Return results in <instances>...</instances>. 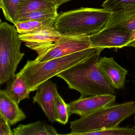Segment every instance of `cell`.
<instances>
[{"instance_id": "obj_24", "label": "cell", "mask_w": 135, "mask_h": 135, "mask_svg": "<svg viewBox=\"0 0 135 135\" xmlns=\"http://www.w3.org/2000/svg\"><path fill=\"white\" fill-rule=\"evenodd\" d=\"M126 46H132L135 48V30L132 32L129 41Z\"/></svg>"}, {"instance_id": "obj_9", "label": "cell", "mask_w": 135, "mask_h": 135, "mask_svg": "<svg viewBox=\"0 0 135 135\" xmlns=\"http://www.w3.org/2000/svg\"><path fill=\"white\" fill-rule=\"evenodd\" d=\"M33 97V103H37L43 110L50 122L56 121L54 111V100L58 92L56 83L48 80L38 87Z\"/></svg>"}, {"instance_id": "obj_12", "label": "cell", "mask_w": 135, "mask_h": 135, "mask_svg": "<svg viewBox=\"0 0 135 135\" xmlns=\"http://www.w3.org/2000/svg\"><path fill=\"white\" fill-rule=\"evenodd\" d=\"M0 112L10 126L25 119L26 115L4 90L0 89Z\"/></svg>"}, {"instance_id": "obj_20", "label": "cell", "mask_w": 135, "mask_h": 135, "mask_svg": "<svg viewBox=\"0 0 135 135\" xmlns=\"http://www.w3.org/2000/svg\"><path fill=\"white\" fill-rule=\"evenodd\" d=\"M54 111L56 121L64 125L68 123L70 116L68 110L67 104L65 103L58 92L55 97Z\"/></svg>"}, {"instance_id": "obj_10", "label": "cell", "mask_w": 135, "mask_h": 135, "mask_svg": "<svg viewBox=\"0 0 135 135\" xmlns=\"http://www.w3.org/2000/svg\"><path fill=\"white\" fill-rule=\"evenodd\" d=\"M62 34L54 26L35 31L28 34H19V37L25 46L38 53L56 42Z\"/></svg>"}, {"instance_id": "obj_29", "label": "cell", "mask_w": 135, "mask_h": 135, "mask_svg": "<svg viewBox=\"0 0 135 135\" xmlns=\"http://www.w3.org/2000/svg\"><path fill=\"white\" fill-rule=\"evenodd\" d=\"M134 127H135V126H134Z\"/></svg>"}, {"instance_id": "obj_7", "label": "cell", "mask_w": 135, "mask_h": 135, "mask_svg": "<svg viewBox=\"0 0 135 135\" xmlns=\"http://www.w3.org/2000/svg\"><path fill=\"white\" fill-rule=\"evenodd\" d=\"M131 33L116 28L104 26L89 38L93 47L101 52L105 48L117 49L126 47Z\"/></svg>"}, {"instance_id": "obj_4", "label": "cell", "mask_w": 135, "mask_h": 135, "mask_svg": "<svg viewBox=\"0 0 135 135\" xmlns=\"http://www.w3.org/2000/svg\"><path fill=\"white\" fill-rule=\"evenodd\" d=\"M134 114V101L112 105L71 121V132L67 135H84L98 130L117 127L121 122Z\"/></svg>"}, {"instance_id": "obj_28", "label": "cell", "mask_w": 135, "mask_h": 135, "mask_svg": "<svg viewBox=\"0 0 135 135\" xmlns=\"http://www.w3.org/2000/svg\"><path fill=\"white\" fill-rule=\"evenodd\" d=\"M1 19H0V23H1Z\"/></svg>"}, {"instance_id": "obj_3", "label": "cell", "mask_w": 135, "mask_h": 135, "mask_svg": "<svg viewBox=\"0 0 135 135\" xmlns=\"http://www.w3.org/2000/svg\"><path fill=\"white\" fill-rule=\"evenodd\" d=\"M96 50L90 48L44 62L28 60L18 73L24 79L31 92H34L42 83L85 60Z\"/></svg>"}, {"instance_id": "obj_5", "label": "cell", "mask_w": 135, "mask_h": 135, "mask_svg": "<svg viewBox=\"0 0 135 135\" xmlns=\"http://www.w3.org/2000/svg\"><path fill=\"white\" fill-rule=\"evenodd\" d=\"M15 25L0 23V85L6 83L15 75L25 55L21 51L22 40Z\"/></svg>"}, {"instance_id": "obj_2", "label": "cell", "mask_w": 135, "mask_h": 135, "mask_svg": "<svg viewBox=\"0 0 135 135\" xmlns=\"http://www.w3.org/2000/svg\"><path fill=\"white\" fill-rule=\"evenodd\" d=\"M111 13L104 8L81 7L59 13L54 26L63 35L90 36L104 27Z\"/></svg>"}, {"instance_id": "obj_21", "label": "cell", "mask_w": 135, "mask_h": 135, "mask_svg": "<svg viewBox=\"0 0 135 135\" xmlns=\"http://www.w3.org/2000/svg\"><path fill=\"white\" fill-rule=\"evenodd\" d=\"M84 135H135V127L127 128L118 127L88 132Z\"/></svg>"}, {"instance_id": "obj_6", "label": "cell", "mask_w": 135, "mask_h": 135, "mask_svg": "<svg viewBox=\"0 0 135 135\" xmlns=\"http://www.w3.org/2000/svg\"><path fill=\"white\" fill-rule=\"evenodd\" d=\"M91 47L89 36L62 34L54 43L37 53L38 56L34 60L45 62Z\"/></svg>"}, {"instance_id": "obj_22", "label": "cell", "mask_w": 135, "mask_h": 135, "mask_svg": "<svg viewBox=\"0 0 135 135\" xmlns=\"http://www.w3.org/2000/svg\"><path fill=\"white\" fill-rule=\"evenodd\" d=\"M14 25L16 27L17 32L20 35L31 33L34 31L26 21H17L15 22Z\"/></svg>"}, {"instance_id": "obj_25", "label": "cell", "mask_w": 135, "mask_h": 135, "mask_svg": "<svg viewBox=\"0 0 135 135\" xmlns=\"http://www.w3.org/2000/svg\"><path fill=\"white\" fill-rule=\"evenodd\" d=\"M50 1L52 3H54L57 8L59 7L62 4L70 1L71 0H48Z\"/></svg>"}, {"instance_id": "obj_15", "label": "cell", "mask_w": 135, "mask_h": 135, "mask_svg": "<svg viewBox=\"0 0 135 135\" xmlns=\"http://www.w3.org/2000/svg\"><path fill=\"white\" fill-rule=\"evenodd\" d=\"M14 135H58L56 129L46 122L38 121L27 124H20L13 130Z\"/></svg>"}, {"instance_id": "obj_26", "label": "cell", "mask_w": 135, "mask_h": 135, "mask_svg": "<svg viewBox=\"0 0 135 135\" xmlns=\"http://www.w3.org/2000/svg\"><path fill=\"white\" fill-rule=\"evenodd\" d=\"M0 135H11L10 133L0 125Z\"/></svg>"}, {"instance_id": "obj_16", "label": "cell", "mask_w": 135, "mask_h": 135, "mask_svg": "<svg viewBox=\"0 0 135 135\" xmlns=\"http://www.w3.org/2000/svg\"><path fill=\"white\" fill-rule=\"evenodd\" d=\"M58 8L54 3L48 0H20L18 13L20 15L42 10H57Z\"/></svg>"}, {"instance_id": "obj_1", "label": "cell", "mask_w": 135, "mask_h": 135, "mask_svg": "<svg viewBox=\"0 0 135 135\" xmlns=\"http://www.w3.org/2000/svg\"><path fill=\"white\" fill-rule=\"evenodd\" d=\"M101 52L96 51L85 60L59 73L69 89L80 94V97L106 94H116L98 67Z\"/></svg>"}, {"instance_id": "obj_13", "label": "cell", "mask_w": 135, "mask_h": 135, "mask_svg": "<svg viewBox=\"0 0 135 135\" xmlns=\"http://www.w3.org/2000/svg\"><path fill=\"white\" fill-rule=\"evenodd\" d=\"M5 90L18 105L21 101L29 98L31 92L24 79L19 73L13 75L6 82Z\"/></svg>"}, {"instance_id": "obj_18", "label": "cell", "mask_w": 135, "mask_h": 135, "mask_svg": "<svg viewBox=\"0 0 135 135\" xmlns=\"http://www.w3.org/2000/svg\"><path fill=\"white\" fill-rule=\"evenodd\" d=\"M59 13L57 10H42L20 14L17 21L42 20L52 18H57Z\"/></svg>"}, {"instance_id": "obj_23", "label": "cell", "mask_w": 135, "mask_h": 135, "mask_svg": "<svg viewBox=\"0 0 135 135\" xmlns=\"http://www.w3.org/2000/svg\"><path fill=\"white\" fill-rule=\"evenodd\" d=\"M0 125L2 126L6 130H7L11 135H13V132L11 130L10 126L8 123L5 118L0 112Z\"/></svg>"}, {"instance_id": "obj_19", "label": "cell", "mask_w": 135, "mask_h": 135, "mask_svg": "<svg viewBox=\"0 0 135 135\" xmlns=\"http://www.w3.org/2000/svg\"><path fill=\"white\" fill-rule=\"evenodd\" d=\"M20 0H1L4 16L7 20L14 24L18 19V6Z\"/></svg>"}, {"instance_id": "obj_14", "label": "cell", "mask_w": 135, "mask_h": 135, "mask_svg": "<svg viewBox=\"0 0 135 135\" xmlns=\"http://www.w3.org/2000/svg\"><path fill=\"white\" fill-rule=\"evenodd\" d=\"M105 26L132 33L135 30V11L112 12Z\"/></svg>"}, {"instance_id": "obj_27", "label": "cell", "mask_w": 135, "mask_h": 135, "mask_svg": "<svg viewBox=\"0 0 135 135\" xmlns=\"http://www.w3.org/2000/svg\"><path fill=\"white\" fill-rule=\"evenodd\" d=\"M1 0H0V9H1Z\"/></svg>"}, {"instance_id": "obj_8", "label": "cell", "mask_w": 135, "mask_h": 135, "mask_svg": "<svg viewBox=\"0 0 135 135\" xmlns=\"http://www.w3.org/2000/svg\"><path fill=\"white\" fill-rule=\"evenodd\" d=\"M115 94H106L80 97L67 104L69 116L76 114L86 116L103 108L112 105L115 101Z\"/></svg>"}, {"instance_id": "obj_11", "label": "cell", "mask_w": 135, "mask_h": 135, "mask_svg": "<svg viewBox=\"0 0 135 135\" xmlns=\"http://www.w3.org/2000/svg\"><path fill=\"white\" fill-rule=\"evenodd\" d=\"M98 67L112 87L117 90L124 87L128 71L116 62L113 57H100Z\"/></svg>"}, {"instance_id": "obj_17", "label": "cell", "mask_w": 135, "mask_h": 135, "mask_svg": "<svg viewBox=\"0 0 135 135\" xmlns=\"http://www.w3.org/2000/svg\"><path fill=\"white\" fill-rule=\"evenodd\" d=\"M102 6L112 13L135 11V0H106Z\"/></svg>"}]
</instances>
